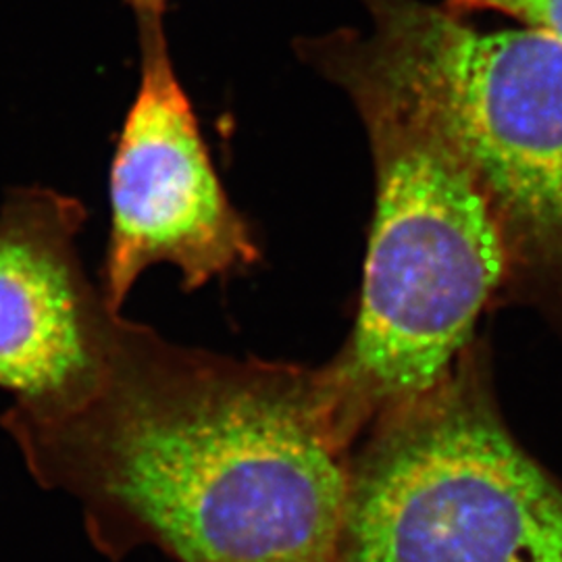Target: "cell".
<instances>
[{"label": "cell", "mask_w": 562, "mask_h": 562, "mask_svg": "<svg viewBox=\"0 0 562 562\" xmlns=\"http://www.w3.org/2000/svg\"><path fill=\"white\" fill-rule=\"evenodd\" d=\"M0 427L34 480L76 498L120 561L338 562L357 442L319 367L234 359L120 317L101 382Z\"/></svg>", "instance_id": "obj_1"}, {"label": "cell", "mask_w": 562, "mask_h": 562, "mask_svg": "<svg viewBox=\"0 0 562 562\" xmlns=\"http://www.w3.org/2000/svg\"><path fill=\"white\" fill-rule=\"evenodd\" d=\"M296 50L348 94L373 159L357 315L338 355L319 367L338 419L359 442L382 415L450 375L483 315L503 306L506 259L438 109L369 32L299 38Z\"/></svg>", "instance_id": "obj_2"}, {"label": "cell", "mask_w": 562, "mask_h": 562, "mask_svg": "<svg viewBox=\"0 0 562 562\" xmlns=\"http://www.w3.org/2000/svg\"><path fill=\"white\" fill-rule=\"evenodd\" d=\"M362 438L338 562H562V485L504 423L487 340Z\"/></svg>", "instance_id": "obj_3"}, {"label": "cell", "mask_w": 562, "mask_h": 562, "mask_svg": "<svg viewBox=\"0 0 562 562\" xmlns=\"http://www.w3.org/2000/svg\"><path fill=\"white\" fill-rule=\"evenodd\" d=\"M369 36L438 109L487 201L506 259L503 306L562 336V42L483 32L425 0H361Z\"/></svg>", "instance_id": "obj_4"}, {"label": "cell", "mask_w": 562, "mask_h": 562, "mask_svg": "<svg viewBox=\"0 0 562 562\" xmlns=\"http://www.w3.org/2000/svg\"><path fill=\"white\" fill-rule=\"evenodd\" d=\"M140 86L121 125L111 171V225L101 269L106 304L123 302L148 267L173 265L186 292L246 273L261 248L232 204L183 90L162 20L138 21Z\"/></svg>", "instance_id": "obj_5"}, {"label": "cell", "mask_w": 562, "mask_h": 562, "mask_svg": "<svg viewBox=\"0 0 562 562\" xmlns=\"http://www.w3.org/2000/svg\"><path fill=\"white\" fill-rule=\"evenodd\" d=\"M88 211L50 188H15L0 206V390L27 411H59L101 382L120 322L86 273Z\"/></svg>", "instance_id": "obj_6"}, {"label": "cell", "mask_w": 562, "mask_h": 562, "mask_svg": "<svg viewBox=\"0 0 562 562\" xmlns=\"http://www.w3.org/2000/svg\"><path fill=\"white\" fill-rule=\"evenodd\" d=\"M459 13L494 11L562 42V0H443Z\"/></svg>", "instance_id": "obj_7"}, {"label": "cell", "mask_w": 562, "mask_h": 562, "mask_svg": "<svg viewBox=\"0 0 562 562\" xmlns=\"http://www.w3.org/2000/svg\"><path fill=\"white\" fill-rule=\"evenodd\" d=\"M136 13V20H162L169 0H123Z\"/></svg>", "instance_id": "obj_8"}]
</instances>
